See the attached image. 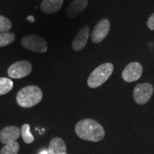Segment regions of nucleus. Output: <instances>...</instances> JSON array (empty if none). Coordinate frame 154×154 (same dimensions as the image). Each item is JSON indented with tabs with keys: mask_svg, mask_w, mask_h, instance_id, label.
<instances>
[{
	"mask_svg": "<svg viewBox=\"0 0 154 154\" xmlns=\"http://www.w3.org/2000/svg\"><path fill=\"white\" fill-rule=\"evenodd\" d=\"M75 132L83 140L99 142L104 138L105 131L97 121L86 119L79 121L75 126Z\"/></svg>",
	"mask_w": 154,
	"mask_h": 154,
	"instance_id": "obj_1",
	"label": "nucleus"
},
{
	"mask_svg": "<svg viewBox=\"0 0 154 154\" xmlns=\"http://www.w3.org/2000/svg\"><path fill=\"white\" fill-rule=\"evenodd\" d=\"M43 93L41 88L36 86H27L22 88L17 95V102L19 106L31 108L42 101Z\"/></svg>",
	"mask_w": 154,
	"mask_h": 154,
	"instance_id": "obj_2",
	"label": "nucleus"
},
{
	"mask_svg": "<svg viewBox=\"0 0 154 154\" xmlns=\"http://www.w3.org/2000/svg\"><path fill=\"white\" fill-rule=\"evenodd\" d=\"M113 72V65L111 63H104L96 68L87 80L88 86L95 88L101 86L109 79Z\"/></svg>",
	"mask_w": 154,
	"mask_h": 154,
	"instance_id": "obj_3",
	"label": "nucleus"
},
{
	"mask_svg": "<svg viewBox=\"0 0 154 154\" xmlns=\"http://www.w3.org/2000/svg\"><path fill=\"white\" fill-rule=\"evenodd\" d=\"M22 44L25 49L36 53H45L47 51V42L35 34L24 36L22 40Z\"/></svg>",
	"mask_w": 154,
	"mask_h": 154,
	"instance_id": "obj_4",
	"label": "nucleus"
},
{
	"mask_svg": "<svg viewBox=\"0 0 154 154\" xmlns=\"http://www.w3.org/2000/svg\"><path fill=\"white\" fill-rule=\"evenodd\" d=\"M32 71V63L27 61H19L9 67L7 74L10 78L22 79L29 75Z\"/></svg>",
	"mask_w": 154,
	"mask_h": 154,
	"instance_id": "obj_5",
	"label": "nucleus"
},
{
	"mask_svg": "<svg viewBox=\"0 0 154 154\" xmlns=\"http://www.w3.org/2000/svg\"><path fill=\"white\" fill-rule=\"evenodd\" d=\"M153 93V87L149 83L138 84L134 90V98L138 104L143 105L147 103Z\"/></svg>",
	"mask_w": 154,
	"mask_h": 154,
	"instance_id": "obj_6",
	"label": "nucleus"
},
{
	"mask_svg": "<svg viewBox=\"0 0 154 154\" xmlns=\"http://www.w3.org/2000/svg\"><path fill=\"white\" fill-rule=\"evenodd\" d=\"M110 30V22L106 19H102L96 24L92 31L91 38L94 44L100 43L106 37Z\"/></svg>",
	"mask_w": 154,
	"mask_h": 154,
	"instance_id": "obj_7",
	"label": "nucleus"
},
{
	"mask_svg": "<svg viewBox=\"0 0 154 154\" xmlns=\"http://www.w3.org/2000/svg\"><path fill=\"white\" fill-rule=\"evenodd\" d=\"M143 73V66L138 62L130 63L122 72V78L126 82H134L139 79Z\"/></svg>",
	"mask_w": 154,
	"mask_h": 154,
	"instance_id": "obj_8",
	"label": "nucleus"
},
{
	"mask_svg": "<svg viewBox=\"0 0 154 154\" xmlns=\"http://www.w3.org/2000/svg\"><path fill=\"white\" fill-rule=\"evenodd\" d=\"M20 136L21 131L18 127L14 126H6L0 132V140L2 143L6 145L17 141Z\"/></svg>",
	"mask_w": 154,
	"mask_h": 154,
	"instance_id": "obj_9",
	"label": "nucleus"
},
{
	"mask_svg": "<svg viewBox=\"0 0 154 154\" xmlns=\"http://www.w3.org/2000/svg\"><path fill=\"white\" fill-rule=\"evenodd\" d=\"M90 34V29L88 26H84L81 29L79 33L75 36L72 42V48L75 51H81L87 44Z\"/></svg>",
	"mask_w": 154,
	"mask_h": 154,
	"instance_id": "obj_10",
	"label": "nucleus"
},
{
	"mask_svg": "<svg viewBox=\"0 0 154 154\" xmlns=\"http://www.w3.org/2000/svg\"><path fill=\"white\" fill-rule=\"evenodd\" d=\"M88 5V0H74L70 4L66 10L67 16L74 18L85 10Z\"/></svg>",
	"mask_w": 154,
	"mask_h": 154,
	"instance_id": "obj_11",
	"label": "nucleus"
},
{
	"mask_svg": "<svg viewBox=\"0 0 154 154\" xmlns=\"http://www.w3.org/2000/svg\"><path fill=\"white\" fill-rule=\"evenodd\" d=\"M63 3V0H43L40 7L45 14H53L60 10Z\"/></svg>",
	"mask_w": 154,
	"mask_h": 154,
	"instance_id": "obj_12",
	"label": "nucleus"
},
{
	"mask_svg": "<svg viewBox=\"0 0 154 154\" xmlns=\"http://www.w3.org/2000/svg\"><path fill=\"white\" fill-rule=\"evenodd\" d=\"M66 151V144L61 138L57 137L51 140L48 149L49 154H65Z\"/></svg>",
	"mask_w": 154,
	"mask_h": 154,
	"instance_id": "obj_13",
	"label": "nucleus"
},
{
	"mask_svg": "<svg viewBox=\"0 0 154 154\" xmlns=\"http://www.w3.org/2000/svg\"><path fill=\"white\" fill-rule=\"evenodd\" d=\"M14 86V83L10 79L1 77L0 78V96L9 93Z\"/></svg>",
	"mask_w": 154,
	"mask_h": 154,
	"instance_id": "obj_14",
	"label": "nucleus"
},
{
	"mask_svg": "<svg viewBox=\"0 0 154 154\" xmlns=\"http://www.w3.org/2000/svg\"><path fill=\"white\" fill-rule=\"evenodd\" d=\"M21 136H22V139L26 143L29 144L32 143L34 140V137L33 135L30 132V126L29 124H24L22 126L20 130Z\"/></svg>",
	"mask_w": 154,
	"mask_h": 154,
	"instance_id": "obj_15",
	"label": "nucleus"
},
{
	"mask_svg": "<svg viewBox=\"0 0 154 154\" xmlns=\"http://www.w3.org/2000/svg\"><path fill=\"white\" fill-rule=\"evenodd\" d=\"M15 39L14 33L9 32H1L0 33V47H5L12 43Z\"/></svg>",
	"mask_w": 154,
	"mask_h": 154,
	"instance_id": "obj_16",
	"label": "nucleus"
},
{
	"mask_svg": "<svg viewBox=\"0 0 154 154\" xmlns=\"http://www.w3.org/2000/svg\"><path fill=\"white\" fill-rule=\"evenodd\" d=\"M19 151V144L18 142L14 141L12 143L6 144L1 150L0 154H18Z\"/></svg>",
	"mask_w": 154,
	"mask_h": 154,
	"instance_id": "obj_17",
	"label": "nucleus"
},
{
	"mask_svg": "<svg viewBox=\"0 0 154 154\" xmlns=\"http://www.w3.org/2000/svg\"><path fill=\"white\" fill-rule=\"evenodd\" d=\"M11 26L12 24L9 19L0 15V32H8L11 29Z\"/></svg>",
	"mask_w": 154,
	"mask_h": 154,
	"instance_id": "obj_18",
	"label": "nucleus"
},
{
	"mask_svg": "<svg viewBox=\"0 0 154 154\" xmlns=\"http://www.w3.org/2000/svg\"><path fill=\"white\" fill-rule=\"evenodd\" d=\"M147 26L150 29L154 30V14H152L148 19Z\"/></svg>",
	"mask_w": 154,
	"mask_h": 154,
	"instance_id": "obj_19",
	"label": "nucleus"
},
{
	"mask_svg": "<svg viewBox=\"0 0 154 154\" xmlns=\"http://www.w3.org/2000/svg\"><path fill=\"white\" fill-rule=\"evenodd\" d=\"M26 19H27L28 21H29V22H34V18L33 16H29Z\"/></svg>",
	"mask_w": 154,
	"mask_h": 154,
	"instance_id": "obj_20",
	"label": "nucleus"
},
{
	"mask_svg": "<svg viewBox=\"0 0 154 154\" xmlns=\"http://www.w3.org/2000/svg\"><path fill=\"white\" fill-rule=\"evenodd\" d=\"M48 153H49V152H48L47 151H46V150H45V151H42L41 153H40V154H48Z\"/></svg>",
	"mask_w": 154,
	"mask_h": 154,
	"instance_id": "obj_21",
	"label": "nucleus"
},
{
	"mask_svg": "<svg viewBox=\"0 0 154 154\" xmlns=\"http://www.w3.org/2000/svg\"><path fill=\"white\" fill-rule=\"evenodd\" d=\"M65 154H67V153H65Z\"/></svg>",
	"mask_w": 154,
	"mask_h": 154,
	"instance_id": "obj_22",
	"label": "nucleus"
}]
</instances>
